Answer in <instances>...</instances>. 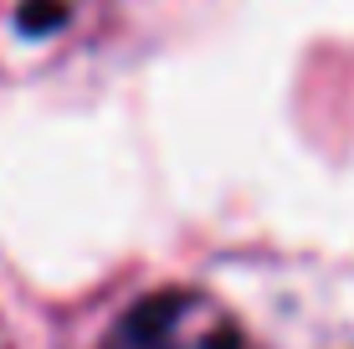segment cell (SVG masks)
Here are the masks:
<instances>
[{
    "instance_id": "6da1fadb",
    "label": "cell",
    "mask_w": 354,
    "mask_h": 349,
    "mask_svg": "<svg viewBox=\"0 0 354 349\" xmlns=\"http://www.w3.org/2000/svg\"><path fill=\"white\" fill-rule=\"evenodd\" d=\"M103 349H241V334L216 298L195 287H160L118 314Z\"/></svg>"
},
{
    "instance_id": "7a4b0ae2",
    "label": "cell",
    "mask_w": 354,
    "mask_h": 349,
    "mask_svg": "<svg viewBox=\"0 0 354 349\" xmlns=\"http://www.w3.org/2000/svg\"><path fill=\"white\" fill-rule=\"evenodd\" d=\"M62 16H67L62 0H31V6L21 10V26H26V31H41V26H52V21H62Z\"/></svg>"
}]
</instances>
